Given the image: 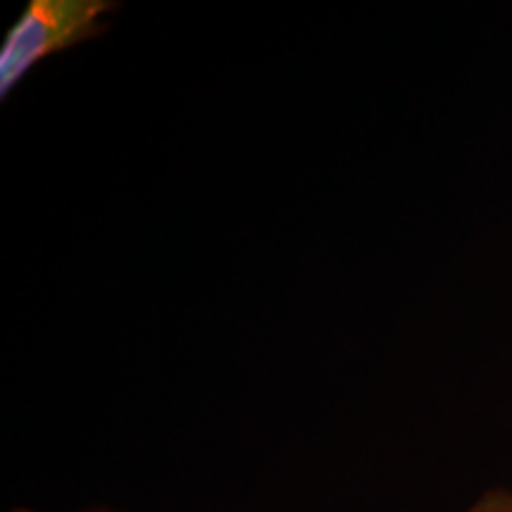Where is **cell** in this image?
<instances>
[{
  "label": "cell",
  "mask_w": 512,
  "mask_h": 512,
  "mask_svg": "<svg viewBox=\"0 0 512 512\" xmlns=\"http://www.w3.org/2000/svg\"><path fill=\"white\" fill-rule=\"evenodd\" d=\"M119 10L117 0H31L0 46V100L41 62L105 36Z\"/></svg>",
  "instance_id": "6da1fadb"
},
{
  "label": "cell",
  "mask_w": 512,
  "mask_h": 512,
  "mask_svg": "<svg viewBox=\"0 0 512 512\" xmlns=\"http://www.w3.org/2000/svg\"><path fill=\"white\" fill-rule=\"evenodd\" d=\"M467 512H512V489H489Z\"/></svg>",
  "instance_id": "7a4b0ae2"
},
{
  "label": "cell",
  "mask_w": 512,
  "mask_h": 512,
  "mask_svg": "<svg viewBox=\"0 0 512 512\" xmlns=\"http://www.w3.org/2000/svg\"><path fill=\"white\" fill-rule=\"evenodd\" d=\"M10 512H41V510H34V508H12ZM72 512H121V510H114V508H105V505H88V508H81V510H72Z\"/></svg>",
  "instance_id": "3957f363"
}]
</instances>
